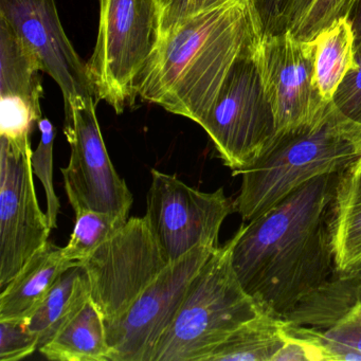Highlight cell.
Returning a JSON list of instances; mask_svg holds the SVG:
<instances>
[{
	"label": "cell",
	"instance_id": "cell-1",
	"mask_svg": "<svg viewBox=\"0 0 361 361\" xmlns=\"http://www.w3.org/2000/svg\"><path fill=\"white\" fill-rule=\"evenodd\" d=\"M341 174L307 181L238 228L232 264L263 312L284 319L337 274L331 217Z\"/></svg>",
	"mask_w": 361,
	"mask_h": 361
},
{
	"label": "cell",
	"instance_id": "cell-2",
	"mask_svg": "<svg viewBox=\"0 0 361 361\" xmlns=\"http://www.w3.org/2000/svg\"><path fill=\"white\" fill-rule=\"evenodd\" d=\"M255 39L250 11L240 1L181 20L158 39L138 97L200 124Z\"/></svg>",
	"mask_w": 361,
	"mask_h": 361
},
{
	"label": "cell",
	"instance_id": "cell-3",
	"mask_svg": "<svg viewBox=\"0 0 361 361\" xmlns=\"http://www.w3.org/2000/svg\"><path fill=\"white\" fill-rule=\"evenodd\" d=\"M361 158V124L334 102L312 123L276 133L242 176L234 211L250 221L307 181L350 170Z\"/></svg>",
	"mask_w": 361,
	"mask_h": 361
},
{
	"label": "cell",
	"instance_id": "cell-4",
	"mask_svg": "<svg viewBox=\"0 0 361 361\" xmlns=\"http://www.w3.org/2000/svg\"><path fill=\"white\" fill-rule=\"evenodd\" d=\"M238 238L236 231L200 268L152 361H207L240 325L263 312L234 270Z\"/></svg>",
	"mask_w": 361,
	"mask_h": 361
},
{
	"label": "cell",
	"instance_id": "cell-5",
	"mask_svg": "<svg viewBox=\"0 0 361 361\" xmlns=\"http://www.w3.org/2000/svg\"><path fill=\"white\" fill-rule=\"evenodd\" d=\"M158 39L156 0H100L96 48L86 64L97 100L117 114L134 104L139 79Z\"/></svg>",
	"mask_w": 361,
	"mask_h": 361
},
{
	"label": "cell",
	"instance_id": "cell-6",
	"mask_svg": "<svg viewBox=\"0 0 361 361\" xmlns=\"http://www.w3.org/2000/svg\"><path fill=\"white\" fill-rule=\"evenodd\" d=\"M200 126L233 175L251 166L276 134L274 113L248 48Z\"/></svg>",
	"mask_w": 361,
	"mask_h": 361
},
{
	"label": "cell",
	"instance_id": "cell-7",
	"mask_svg": "<svg viewBox=\"0 0 361 361\" xmlns=\"http://www.w3.org/2000/svg\"><path fill=\"white\" fill-rule=\"evenodd\" d=\"M64 102L71 154L62 173L71 207L75 212L90 209L128 219L133 195L107 153L94 97L71 96Z\"/></svg>",
	"mask_w": 361,
	"mask_h": 361
},
{
	"label": "cell",
	"instance_id": "cell-8",
	"mask_svg": "<svg viewBox=\"0 0 361 361\" xmlns=\"http://www.w3.org/2000/svg\"><path fill=\"white\" fill-rule=\"evenodd\" d=\"M145 217H130L82 262L105 323L122 316L169 265Z\"/></svg>",
	"mask_w": 361,
	"mask_h": 361
},
{
	"label": "cell",
	"instance_id": "cell-9",
	"mask_svg": "<svg viewBox=\"0 0 361 361\" xmlns=\"http://www.w3.org/2000/svg\"><path fill=\"white\" fill-rule=\"evenodd\" d=\"M233 211L223 188L202 192L175 175L152 170L145 217L169 263L202 245L219 248L221 226Z\"/></svg>",
	"mask_w": 361,
	"mask_h": 361
},
{
	"label": "cell",
	"instance_id": "cell-10",
	"mask_svg": "<svg viewBox=\"0 0 361 361\" xmlns=\"http://www.w3.org/2000/svg\"><path fill=\"white\" fill-rule=\"evenodd\" d=\"M266 98L274 113L276 133L287 132L318 119L327 105L314 75V44L289 30L264 32L248 47Z\"/></svg>",
	"mask_w": 361,
	"mask_h": 361
},
{
	"label": "cell",
	"instance_id": "cell-11",
	"mask_svg": "<svg viewBox=\"0 0 361 361\" xmlns=\"http://www.w3.org/2000/svg\"><path fill=\"white\" fill-rule=\"evenodd\" d=\"M216 249L202 245L169 264L120 318L105 323L109 361H152L190 284Z\"/></svg>",
	"mask_w": 361,
	"mask_h": 361
},
{
	"label": "cell",
	"instance_id": "cell-12",
	"mask_svg": "<svg viewBox=\"0 0 361 361\" xmlns=\"http://www.w3.org/2000/svg\"><path fill=\"white\" fill-rule=\"evenodd\" d=\"M31 143L0 137V288L48 242L51 228L39 208Z\"/></svg>",
	"mask_w": 361,
	"mask_h": 361
},
{
	"label": "cell",
	"instance_id": "cell-13",
	"mask_svg": "<svg viewBox=\"0 0 361 361\" xmlns=\"http://www.w3.org/2000/svg\"><path fill=\"white\" fill-rule=\"evenodd\" d=\"M0 16L35 52L44 73L60 86L64 101L71 96L96 99L87 66L63 29L56 0H0Z\"/></svg>",
	"mask_w": 361,
	"mask_h": 361
},
{
	"label": "cell",
	"instance_id": "cell-14",
	"mask_svg": "<svg viewBox=\"0 0 361 361\" xmlns=\"http://www.w3.org/2000/svg\"><path fill=\"white\" fill-rule=\"evenodd\" d=\"M79 263L64 257L63 248L48 240L29 257L1 289L0 320L25 319L39 305L63 274Z\"/></svg>",
	"mask_w": 361,
	"mask_h": 361
},
{
	"label": "cell",
	"instance_id": "cell-15",
	"mask_svg": "<svg viewBox=\"0 0 361 361\" xmlns=\"http://www.w3.org/2000/svg\"><path fill=\"white\" fill-rule=\"evenodd\" d=\"M90 293V278L81 264L60 276L39 305L24 319L29 331L39 340V350L83 308Z\"/></svg>",
	"mask_w": 361,
	"mask_h": 361
},
{
	"label": "cell",
	"instance_id": "cell-16",
	"mask_svg": "<svg viewBox=\"0 0 361 361\" xmlns=\"http://www.w3.org/2000/svg\"><path fill=\"white\" fill-rule=\"evenodd\" d=\"M338 271L354 274L361 270V171L356 166L342 173L331 217Z\"/></svg>",
	"mask_w": 361,
	"mask_h": 361
},
{
	"label": "cell",
	"instance_id": "cell-17",
	"mask_svg": "<svg viewBox=\"0 0 361 361\" xmlns=\"http://www.w3.org/2000/svg\"><path fill=\"white\" fill-rule=\"evenodd\" d=\"M314 44V83L325 102H333L344 78L356 68V42L350 16L336 18L319 31Z\"/></svg>",
	"mask_w": 361,
	"mask_h": 361
},
{
	"label": "cell",
	"instance_id": "cell-18",
	"mask_svg": "<svg viewBox=\"0 0 361 361\" xmlns=\"http://www.w3.org/2000/svg\"><path fill=\"white\" fill-rule=\"evenodd\" d=\"M360 298V279L338 271L300 300L284 320L297 326L327 331L343 319Z\"/></svg>",
	"mask_w": 361,
	"mask_h": 361
},
{
	"label": "cell",
	"instance_id": "cell-19",
	"mask_svg": "<svg viewBox=\"0 0 361 361\" xmlns=\"http://www.w3.org/2000/svg\"><path fill=\"white\" fill-rule=\"evenodd\" d=\"M39 350L52 361H109L104 319L92 299Z\"/></svg>",
	"mask_w": 361,
	"mask_h": 361
},
{
	"label": "cell",
	"instance_id": "cell-20",
	"mask_svg": "<svg viewBox=\"0 0 361 361\" xmlns=\"http://www.w3.org/2000/svg\"><path fill=\"white\" fill-rule=\"evenodd\" d=\"M39 71L43 69L35 52L0 16V98L24 99L35 109H42L43 86Z\"/></svg>",
	"mask_w": 361,
	"mask_h": 361
},
{
	"label": "cell",
	"instance_id": "cell-21",
	"mask_svg": "<svg viewBox=\"0 0 361 361\" xmlns=\"http://www.w3.org/2000/svg\"><path fill=\"white\" fill-rule=\"evenodd\" d=\"M287 322L262 312L240 325L207 361H274L286 338Z\"/></svg>",
	"mask_w": 361,
	"mask_h": 361
},
{
	"label": "cell",
	"instance_id": "cell-22",
	"mask_svg": "<svg viewBox=\"0 0 361 361\" xmlns=\"http://www.w3.org/2000/svg\"><path fill=\"white\" fill-rule=\"evenodd\" d=\"M77 221L68 244L63 248L67 259L81 264L103 243L111 238L128 219L102 211L75 212Z\"/></svg>",
	"mask_w": 361,
	"mask_h": 361
},
{
	"label": "cell",
	"instance_id": "cell-23",
	"mask_svg": "<svg viewBox=\"0 0 361 361\" xmlns=\"http://www.w3.org/2000/svg\"><path fill=\"white\" fill-rule=\"evenodd\" d=\"M234 1H240L248 7L252 18L255 39L263 35L264 25L259 11L261 0H156L159 12V37L181 20Z\"/></svg>",
	"mask_w": 361,
	"mask_h": 361
},
{
	"label": "cell",
	"instance_id": "cell-24",
	"mask_svg": "<svg viewBox=\"0 0 361 361\" xmlns=\"http://www.w3.org/2000/svg\"><path fill=\"white\" fill-rule=\"evenodd\" d=\"M41 132V140L37 149L32 154L33 172L43 183L47 197V217L51 229L58 227V216L61 204L54 187V143L56 138V130L54 124L47 119L42 118L39 124Z\"/></svg>",
	"mask_w": 361,
	"mask_h": 361
},
{
	"label": "cell",
	"instance_id": "cell-25",
	"mask_svg": "<svg viewBox=\"0 0 361 361\" xmlns=\"http://www.w3.org/2000/svg\"><path fill=\"white\" fill-rule=\"evenodd\" d=\"M331 361H361V298L335 326L321 331Z\"/></svg>",
	"mask_w": 361,
	"mask_h": 361
},
{
	"label": "cell",
	"instance_id": "cell-26",
	"mask_svg": "<svg viewBox=\"0 0 361 361\" xmlns=\"http://www.w3.org/2000/svg\"><path fill=\"white\" fill-rule=\"evenodd\" d=\"M42 118V109H35L24 99L0 98V137L18 145L30 143L31 132Z\"/></svg>",
	"mask_w": 361,
	"mask_h": 361
},
{
	"label": "cell",
	"instance_id": "cell-27",
	"mask_svg": "<svg viewBox=\"0 0 361 361\" xmlns=\"http://www.w3.org/2000/svg\"><path fill=\"white\" fill-rule=\"evenodd\" d=\"M274 361H331V357L321 331L287 322L284 344Z\"/></svg>",
	"mask_w": 361,
	"mask_h": 361
},
{
	"label": "cell",
	"instance_id": "cell-28",
	"mask_svg": "<svg viewBox=\"0 0 361 361\" xmlns=\"http://www.w3.org/2000/svg\"><path fill=\"white\" fill-rule=\"evenodd\" d=\"M356 0H314L306 16L293 29V35L302 41H312L319 31L336 18L350 16Z\"/></svg>",
	"mask_w": 361,
	"mask_h": 361
},
{
	"label": "cell",
	"instance_id": "cell-29",
	"mask_svg": "<svg viewBox=\"0 0 361 361\" xmlns=\"http://www.w3.org/2000/svg\"><path fill=\"white\" fill-rule=\"evenodd\" d=\"M35 350H39V340L24 319L0 320V360H20Z\"/></svg>",
	"mask_w": 361,
	"mask_h": 361
},
{
	"label": "cell",
	"instance_id": "cell-30",
	"mask_svg": "<svg viewBox=\"0 0 361 361\" xmlns=\"http://www.w3.org/2000/svg\"><path fill=\"white\" fill-rule=\"evenodd\" d=\"M356 68L340 84L333 102L345 117L361 124V46L356 48Z\"/></svg>",
	"mask_w": 361,
	"mask_h": 361
},
{
	"label": "cell",
	"instance_id": "cell-31",
	"mask_svg": "<svg viewBox=\"0 0 361 361\" xmlns=\"http://www.w3.org/2000/svg\"><path fill=\"white\" fill-rule=\"evenodd\" d=\"M314 0H288L276 32L283 30L293 31L306 16Z\"/></svg>",
	"mask_w": 361,
	"mask_h": 361
},
{
	"label": "cell",
	"instance_id": "cell-32",
	"mask_svg": "<svg viewBox=\"0 0 361 361\" xmlns=\"http://www.w3.org/2000/svg\"><path fill=\"white\" fill-rule=\"evenodd\" d=\"M350 18L352 20L353 29H354L356 48H358L361 46V0H356L352 12H350Z\"/></svg>",
	"mask_w": 361,
	"mask_h": 361
},
{
	"label": "cell",
	"instance_id": "cell-33",
	"mask_svg": "<svg viewBox=\"0 0 361 361\" xmlns=\"http://www.w3.org/2000/svg\"><path fill=\"white\" fill-rule=\"evenodd\" d=\"M288 0H263L264 12L266 16L276 20L284 11Z\"/></svg>",
	"mask_w": 361,
	"mask_h": 361
},
{
	"label": "cell",
	"instance_id": "cell-34",
	"mask_svg": "<svg viewBox=\"0 0 361 361\" xmlns=\"http://www.w3.org/2000/svg\"><path fill=\"white\" fill-rule=\"evenodd\" d=\"M355 166H356V168L358 169V170L361 171V158L360 160H359V161L357 162L356 164H355Z\"/></svg>",
	"mask_w": 361,
	"mask_h": 361
},
{
	"label": "cell",
	"instance_id": "cell-35",
	"mask_svg": "<svg viewBox=\"0 0 361 361\" xmlns=\"http://www.w3.org/2000/svg\"><path fill=\"white\" fill-rule=\"evenodd\" d=\"M355 274V276H358V278L360 279V280H361V270H360V271H358V272H357V274Z\"/></svg>",
	"mask_w": 361,
	"mask_h": 361
}]
</instances>
